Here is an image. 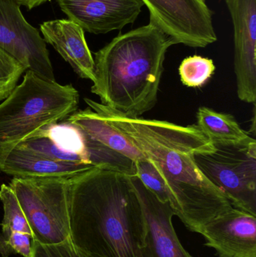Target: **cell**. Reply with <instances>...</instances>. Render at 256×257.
I'll use <instances>...</instances> for the list:
<instances>
[{
    "instance_id": "20",
    "label": "cell",
    "mask_w": 256,
    "mask_h": 257,
    "mask_svg": "<svg viewBox=\"0 0 256 257\" xmlns=\"http://www.w3.org/2000/svg\"><path fill=\"white\" fill-rule=\"evenodd\" d=\"M135 177L140 180L143 185L161 202H169L168 193L163 180L153 165L146 159L135 162Z\"/></svg>"
},
{
    "instance_id": "22",
    "label": "cell",
    "mask_w": 256,
    "mask_h": 257,
    "mask_svg": "<svg viewBox=\"0 0 256 257\" xmlns=\"http://www.w3.org/2000/svg\"><path fill=\"white\" fill-rule=\"evenodd\" d=\"M31 235L24 232H13L7 237L0 234V255L2 257L12 254L31 257Z\"/></svg>"
},
{
    "instance_id": "12",
    "label": "cell",
    "mask_w": 256,
    "mask_h": 257,
    "mask_svg": "<svg viewBox=\"0 0 256 257\" xmlns=\"http://www.w3.org/2000/svg\"><path fill=\"white\" fill-rule=\"evenodd\" d=\"M219 257H256V216L238 208L218 216L200 232Z\"/></svg>"
},
{
    "instance_id": "1",
    "label": "cell",
    "mask_w": 256,
    "mask_h": 257,
    "mask_svg": "<svg viewBox=\"0 0 256 257\" xmlns=\"http://www.w3.org/2000/svg\"><path fill=\"white\" fill-rule=\"evenodd\" d=\"M84 101L156 168L174 215L189 231L200 234L207 223L232 208L195 163V153L212 145L195 125L183 126L165 120L126 117L96 101L87 98Z\"/></svg>"
},
{
    "instance_id": "6",
    "label": "cell",
    "mask_w": 256,
    "mask_h": 257,
    "mask_svg": "<svg viewBox=\"0 0 256 257\" xmlns=\"http://www.w3.org/2000/svg\"><path fill=\"white\" fill-rule=\"evenodd\" d=\"M194 159L203 175L232 207L256 216V141L212 142L196 151Z\"/></svg>"
},
{
    "instance_id": "23",
    "label": "cell",
    "mask_w": 256,
    "mask_h": 257,
    "mask_svg": "<svg viewBox=\"0 0 256 257\" xmlns=\"http://www.w3.org/2000/svg\"><path fill=\"white\" fill-rule=\"evenodd\" d=\"M13 1L18 3L20 6H25L29 10H31L51 0H13Z\"/></svg>"
},
{
    "instance_id": "5",
    "label": "cell",
    "mask_w": 256,
    "mask_h": 257,
    "mask_svg": "<svg viewBox=\"0 0 256 257\" xmlns=\"http://www.w3.org/2000/svg\"><path fill=\"white\" fill-rule=\"evenodd\" d=\"M15 192L32 232V239L57 244L70 237V178H13Z\"/></svg>"
},
{
    "instance_id": "3",
    "label": "cell",
    "mask_w": 256,
    "mask_h": 257,
    "mask_svg": "<svg viewBox=\"0 0 256 257\" xmlns=\"http://www.w3.org/2000/svg\"><path fill=\"white\" fill-rule=\"evenodd\" d=\"M176 42L154 23L120 34L94 54L91 92L126 117L154 108L168 48Z\"/></svg>"
},
{
    "instance_id": "4",
    "label": "cell",
    "mask_w": 256,
    "mask_h": 257,
    "mask_svg": "<svg viewBox=\"0 0 256 257\" xmlns=\"http://www.w3.org/2000/svg\"><path fill=\"white\" fill-rule=\"evenodd\" d=\"M79 99L71 84L62 85L26 71L22 82L0 105V173L19 144L67 118L78 109Z\"/></svg>"
},
{
    "instance_id": "15",
    "label": "cell",
    "mask_w": 256,
    "mask_h": 257,
    "mask_svg": "<svg viewBox=\"0 0 256 257\" xmlns=\"http://www.w3.org/2000/svg\"><path fill=\"white\" fill-rule=\"evenodd\" d=\"M66 122L76 126L84 134L108 149L135 162L146 160L144 154L121 133L113 127L97 112L88 108L76 111Z\"/></svg>"
},
{
    "instance_id": "17",
    "label": "cell",
    "mask_w": 256,
    "mask_h": 257,
    "mask_svg": "<svg viewBox=\"0 0 256 257\" xmlns=\"http://www.w3.org/2000/svg\"><path fill=\"white\" fill-rule=\"evenodd\" d=\"M0 201L3 203L4 217L2 223L3 236L7 237L13 232H24L32 236L31 229L26 218L25 214L20 205L18 198L12 187L7 184L0 187Z\"/></svg>"
},
{
    "instance_id": "13",
    "label": "cell",
    "mask_w": 256,
    "mask_h": 257,
    "mask_svg": "<svg viewBox=\"0 0 256 257\" xmlns=\"http://www.w3.org/2000/svg\"><path fill=\"white\" fill-rule=\"evenodd\" d=\"M44 40L54 47L78 76L94 81L95 63L84 31L70 20H53L40 25Z\"/></svg>"
},
{
    "instance_id": "2",
    "label": "cell",
    "mask_w": 256,
    "mask_h": 257,
    "mask_svg": "<svg viewBox=\"0 0 256 257\" xmlns=\"http://www.w3.org/2000/svg\"><path fill=\"white\" fill-rule=\"evenodd\" d=\"M131 177L93 167L70 178V238L87 256L143 257L144 217Z\"/></svg>"
},
{
    "instance_id": "16",
    "label": "cell",
    "mask_w": 256,
    "mask_h": 257,
    "mask_svg": "<svg viewBox=\"0 0 256 257\" xmlns=\"http://www.w3.org/2000/svg\"><path fill=\"white\" fill-rule=\"evenodd\" d=\"M196 119L195 126L211 142L246 144L255 141L231 114L201 106L197 111Z\"/></svg>"
},
{
    "instance_id": "14",
    "label": "cell",
    "mask_w": 256,
    "mask_h": 257,
    "mask_svg": "<svg viewBox=\"0 0 256 257\" xmlns=\"http://www.w3.org/2000/svg\"><path fill=\"white\" fill-rule=\"evenodd\" d=\"M93 167L87 163L54 160L16 147L6 158L3 172L14 178H71Z\"/></svg>"
},
{
    "instance_id": "21",
    "label": "cell",
    "mask_w": 256,
    "mask_h": 257,
    "mask_svg": "<svg viewBox=\"0 0 256 257\" xmlns=\"http://www.w3.org/2000/svg\"><path fill=\"white\" fill-rule=\"evenodd\" d=\"M31 257H90L72 242L70 237L57 244H42L32 239Z\"/></svg>"
},
{
    "instance_id": "9",
    "label": "cell",
    "mask_w": 256,
    "mask_h": 257,
    "mask_svg": "<svg viewBox=\"0 0 256 257\" xmlns=\"http://www.w3.org/2000/svg\"><path fill=\"white\" fill-rule=\"evenodd\" d=\"M234 26V72L239 99L256 100V0H225Z\"/></svg>"
},
{
    "instance_id": "19",
    "label": "cell",
    "mask_w": 256,
    "mask_h": 257,
    "mask_svg": "<svg viewBox=\"0 0 256 257\" xmlns=\"http://www.w3.org/2000/svg\"><path fill=\"white\" fill-rule=\"evenodd\" d=\"M27 68L0 47V102L14 91Z\"/></svg>"
},
{
    "instance_id": "10",
    "label": "cell",
    "mask_w": 256,
    "mask_h": 257,
    "mask_svg": "<svg viewBox=\"0 0 256 257\" xmlns=\"http://www.w3.org/2000/svg\"><path fill=\"white\" fill-rule=\"evenodd\" d=\"M142 208L143 257H193L184 248L173 225L174 211L169 202H161L137 177L132 176Z\"/></svg>"
},
{
    "instance_id": "8",
    "label": "cell",
    "mask_w": 256,
    "mask_h": 257,
    "mask_svg": "<svg viewBox=\"0 0 256 257\" xmlns=\"http://www.w3.org/2000/svg\"><path fill=\"white\" fill-rule=\"evenodd\" d=\"M0 47L22 63L27 71L55 81L46 42L13 0H0Z\"/></svg>"
},
{
    "instance_id": "11",
    "label": "cell",
    "mask_w": 256,
    "mask_h": 257,
    "mask_svg": "<svg viewBox=\"0 0 256 257\" xmlns=\"http://www.w3.org/2000/svg\"><path fill=\"white\" fill-rule=\"evenodd\" d=\"M57 1L69 20L93 34H106L133 24L144 6L141 0Z\"/></svg>"
},
{
    "instance_id": "18",
    "label": "cell",
    "mask_w": 256,
    "mask_h": 257,
    "mask_svg": "<svg viewBox=\"0 0 256 257\" xmlns=\"http://www.w3.org/2000/svg\"><path fill=\"white\" fill-rule=\"evenodd\" d=\"M216 70L211 59L201 56L186 57L179 67V74L183 84L188 87H201L208 81Z\"/></svg>"
},
{
    "instance_id": "7",
    "label": "cell",
    "mask_w": 256,
    "mask_h": 257,
    "mask_svg": "<svg viewBox=\"0 0 256 257\" xmlns=\"http://www.w3.org/2000/svg\"><path fill=\"white\" fill-rule=\"evenodd\" d=\"M150 21L174 40L191 48H205L217 40L213 13L204 0H141Z\"/></svg>"
}]
</instances>
